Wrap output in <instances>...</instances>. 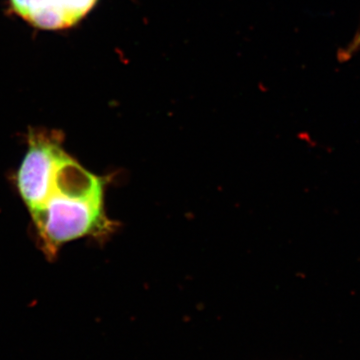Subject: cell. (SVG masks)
<instances>
[{"mask_svg":"<svg viewBox=\"0 0 360 360\" xmlns=\"http://www.w3.org/2000/svg\"><path fill=\"white\" fill-rule=\"evenodd\" d=\"M104 179L85 169L65 150L58 156L44 200L30 212L40 248L54 257L65 243L111 231L104 212Z\"/></svg>","mask_w":360,"mask_h":360,"instance_id":"6da1fadb","label":"cell"},{"mask_svg":"<svg viewBox=\"0 0 360 360\" xmlns=\"http://www.w3.org/2000/svg\"><path fill=\"white\" fill-rule=\"evenodd\" d=\"M97 0H11L18 16L35 27L60 30L77 25Z\"/></svg>","mask_w":360,"mask_h":360,"instance_id":"7a4b0ae2","label":"cell"},{"mask_svg":"<svg viewBox=\"0 0 360 360\" xmlns=\"http://www.w3.org/2000/svg\"><path fill=\"white\" fill-rule=\"evenodd\" d=\"M360 49V30L356 32V34L354 35V39H352V41L349 42V44L345 47V49L340 51L338 53V58H340V61L345 63V61H347L348 59L352 58L357 51Z\"/></svg>","mask_w":360,"mask_h":360,"instance_id":"3957f363","label":"cell"}]
</instances>
